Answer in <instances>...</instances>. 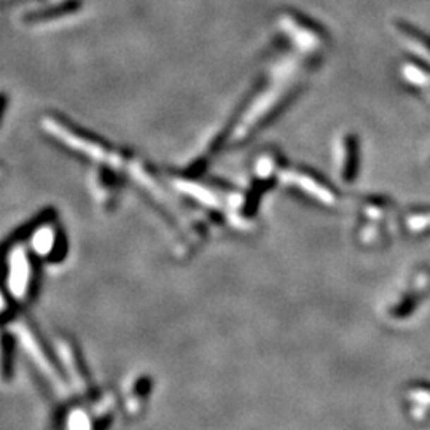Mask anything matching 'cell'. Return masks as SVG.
I'll list each match as a JSON object with an SVG mask.
<instances>
[{"label":"cell","instance_id":"6da1fadb","mask_svg":"<svg viewBox=\"0 0 430 430\" xmlns=\"http://www.w3.org/2000/svg\"><path fill=\"white\" fill-rule=\"evenodd\" d=\"M42 128L54 141L62 143L67 150L77 153L86 160L96 161L99 165L117 167V169H121L128 163L129 153L117 150V148H110V145H107L102 139L80 129L76 124L66 120V118L49 114L43 117Z\"/></svg>","mask_w":430,"mask_h":430},{"label":"cell","instance_id":"7a4b0ae2","mask_svg":"<svg viewBox=\"0 0 430 430\" xmlns=\"http://www.w3.org/2000/svg\"><path fill=\"white\" fill-rule=\"evenodd\" d=\"M298 92V80L289 77V73L282 72L277 76V80L271 83L265 91H261L253 104L246 110L241 121L236 124L233 131L234 142H244L251 139L253 133H257L265 124L273 120L280 110L287 107Z\"/></svg>","mask_w":430,"mask_h":430},{"label":"cell","instance_id":"3957f363","mask_svg":"<svg viewBox=\"0 0 430 430\" xmlns=\"http://www.w3.org/2000/svg\"><path fill=\"white\" fill-rule=\"evenodd\" d=\"M277 26L304 58H317L327 48L328 37L326 30L298 11L285 10L279 13Z\"/></svg>","mask_w":430,"mask_h":430},{"label":"cell","instance_id":"277c9868","mask_svg":"<svg viewBox=\"0 0 430 430\" xmlns=\"http://www.w3.org/2000/svg\"><path fill=\"white\" fill-rule=\"evenodd\" d=\"M335 171L342 182L351 184L359 174L360 165V141L351 131H342L333 142Z\"/></svg>","mask_w":430,"mask_h":430},{"label":"cell","instance_id":"5b68a950","mask_svg":"<svg viewBox=\"0 0 430 430\" xmlns=\"http://www.w3.org/2000/svg\"><path fill=\"white\" fill-rule=\"evenodd\" d=\"M389 30L400 47L407 49L414 59L430 66V35L400 18L389 23Z\"/></svg>","mask_w":430,"mask_h":430},{"label":"cell","instance_id":"8992f818","mask_svg":"<svg viewBox=\"0 0 430 430\" xmlns=\"http://www.w3.org/2000/svg\"><path fill=\"white\" fill-rule=\"evenodd\" d=\"M282 179L285 184L295 186V189L306 193V195L317 199V201L328 205L336 203L335 190L330 189L326 180L313 171L304 169V167H294V169L285 171L282 174Z\"/></svg>","mask_w":430,"mask_h":430},{"label":"cell","instance_id":"52a82bcc","mask_svg":"<svg viewBox=\"0 0 430 430\" xmlns=\"http://www.w3.org/2000/svg\"><path fill=\"white\" fill-rule=\"evenodd\" d=\"M400 77L430 102V66L421 61H407L400 66Z\"/></svg>","mask_w":430,"mask_h":430},{"label":"cell","instance_id":"ba28073f","mask_svg":"<svg viewBox=\"0 0 430 430\" xmlns=\"http://www.w3.org/2000/svg\"><path fill=\"white\" fill-rule=\"evenodd\" d=\"M280 163H282V155L274 148H265L253 157L252 171L253 176L261 180L273 179L280 172Z\"/></svg>","mask_w":430,"mask_h":430}]
</instances>
